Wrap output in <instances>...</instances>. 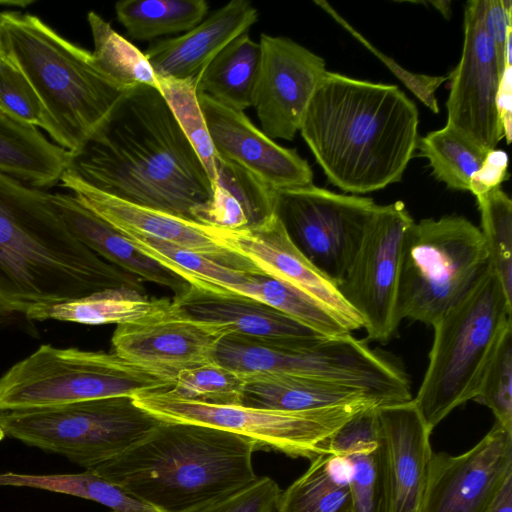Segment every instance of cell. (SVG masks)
<instances>
[{"instance_id": "cell-30", "label": "cell", "mask_w": 512, "mask_h": 512, "mask_svg": "<svg viewBox=\"0 0 512 512\" xmlns=\"http://www.w3.org/2000/svg\"><path fill=\"white\" fill-rule=\"evenodd\" d=\"M261 61L259 42L244 33L222 49L195 78L196 92L244 112L252 107Z\"/></svg>"}, {"instance_id": "cell-41", "label": "cell", "mask_w": 512, "mask_h": 512, "mask_svg": "<svg viewBox=\"0 0 512 512\" xmlns=\"http://www.w3.org/2000/svg\"><path fill=\"white\" fill-rule=\"evenodd\" d=\"M474 400L492 411L495 422L512 431V329L502 337Z\"/></svg>"}, {"instance_id": "cell-39", "label": "cell", "mask_w": 512, "mask_h": 512, "mask_svg": "<svg viewBox=\"0 0 512 512\" xmlns=\"http://www.w3.org/2000/svg\"><path fill=\"white\" fill-rule=\"evenodd\" d=\"M156 79L158 90L201 159L213 186L216 179V154L198 100L195 78L156 77Z\"/></svg>"}, {"instance_id": "cell-40", "label": "cell", "mask_w": 512, "mask_h": 512, "mask_svg": "<svg viewBox=\"0 0 512 512\" xmlns=\"http://www.w3.org/2000/svg\"><path fill=\"white\" fill-rule=\"evenodd\" d=\"M244 376L210 362L180 371L169 389L182 398L212 405H241Z\"/></svg>"}, {"instance_id": "cell-12", "label": "cell", "mask_w": 512, "mask_h": 512, "mask_svg": "<svg viewBox=\"0 0 512 512\" xmlns=\"http://www.w3.org/2000/svg\"><path fill=\"white\" fill-rule=\"evenodd\" d=\"M378 205L314 186L278 191L275 213L298 250L336 286Z\"/></svg>"}, {"instance_id": "cell-4", "label": "cell", "mask_w": 512, "mask_h": 512, "mask_svg": "<svg viewBox=\"0 0 512 512\" xmlns=\"http://www.w3.org/2000/svg\"><path fill=\"white\" fill-rule=\"evenodd\" d=\"M255 450L253 441L229 431L162 420L91 470L158 512H194L257 479Z\"/></svg>"}, {"instance_id": "cell-31", "label": "cell", "mask_w": 512, "mask_h": 512, "mask_svg": "<svg viewBox=\"0 0 512 512\" xmlns=\"http://www.w3.org/2000/svg\"><path fill=\"white\" fill-rule=\"evenodd\" d=\"M171 301L154 299L129 288H112L55 304L42 311L37 321L54 319L85 325L127 324L144 320L166 308Z\"/></svg>"}, {"instance_id": "cell-23", "label": "cell", "mask_w": 512, "mask_h": 512, "mask_svg": "<svg viewBox=\"0 0 512 512\" xmlns=\"http://www.w3.org/2000/svg\"><path fill=\"white\" fill-rule=\"evenodd\" d=\"M394 482L395 512H417L432 447L428 428L413 399L376 407Z\"/></svg>"}, {"instance_id": "cell-38", "label": "cell", "mask_w": 512, "mask_h": 512, "mask_svg": "<svg viewBox=\"0 0 512 512\" xmlns=\"http://www.w3.org/2000/svg\"><path fill=\"white\" fill-rule=\"evenodd\" d=\"M477 203L481 233L488 253V265L497 276L507 297L512 300V202L496 187L480 195Z\"/></svg>"}, {"instance_id": "cell-37", "label": "cell", "mask_w": 512, "mask_h": 512, "mask_svg": "<svg viewBox=\"0 0 512 512\" xmlns=\"http://www.w3.org/2000/svg\"><path fill=\"white\" fill-rule=\"evenodd\" d=\"M0 110L17 121L43 129L64 148V136L34 86L13 56L0 43Z\"/></svg>"}, {"instance_id": "cell-21", "label": "cell", "mask_w": 512, "mask_h": 512, "mask_svg": "<svg viewBox=\"0 0 512 512\" xmlns=\"http://www.w3.org/2000/svg\"><path fill=\"white\" fill-rule=\"evenodd\" d=\"M376 407L354 416L328 445L327 452H337L347 460L353 512H395L393 476Z\"/></svg>"}, {"instance_id": "cell-46", "label": "cell", "mask_w": 512, "mask_h": 512, "mask_svg": "<svg viewBox=\"0 0 512 512\" xmlns=\"http://www.w3.org/2000/svg\"><path fill=\"white\" fill-rule=\"evenodd\" d=\"M498 109L507 143L511 138V63L502 75L498 92Z\"/></svg>"}, {"instance_id": "cell-1", "label": "cell", "mask_w": 512, "mask_h": 512, "mask_svg": "<svg viewBox=\"0 0 512 512\" xmlns=\"http://www.w3.org/2000/svg\"><path fill=\"white\" fill-rule=\"evenodd\" d=\"M88 185L194 221L211 198L210 177L158 88H129L69 167Z\"/></svg>"}, {"instance_id": "cell-47", "label": "cell", "mask_w": 512, "mask_h": 512, "mask_svg": "<svg viewBox=\"0 0 512 512\" xmlns=\"http://www.w3.org/2000/svg\"><path fill=\"white\" fill-rule=\"evenodd\" d=\"M490 512H512V479L506 482Z\"/></svg>"}, {"instance_id": "cell-19", "label": "cell", "mask_w": 512, "mask_h": 512, "mask_svg": "<svg viewBox=\"0 0 512 512\" xmlns=\"http://www.w3.org/2000/svg\"><path fill=\"white\" fill-rule=\"evenodd\" d=\"M216 156L247 170L274 190L313 184V171L295 149L278 145L244 112L198 95Z\"/></svg>"}, {"instance_id": "cell-36", "label": "cell", "mask_w": 512, "mask_h": 512, "mask_svg": "<svg viewBox=\"0 0 512 512\" xmlns=\"http://www.w3.org/2000/svg\"><path fill=\"white\" fill-rule=\"evenodd\" d=\"M87 21L94 43L93 58L105 74L127 88L137 85L158 88L155 73L143 52L97 13L90 11Z\"/></svg>"}, {"instance_id": "cell-6", "label": "cell", "mask_w": 512, "mask_h": 512, "mask_svg": "<svg viewBox=\"0 0 512 512\" xmlns=\"http://www.w3.org/2000/svg\"><path fill=\"white\" fill-rule=\"evenodd\" d=\"M432 327L428 366L413 399L431 431L477 396L502 337L512 329V300L487 265Z\"/></svg>"}, {"instance_id": "cell-13", "label": "cell", "mask_w": 512, "mask_h": 512, "mask_svg": "<svg viewBox=\"0 0 512 512\" xmlns=\"http://www.w3.org/2000/svg\"><path fill=\"white\" fill-rule=\"evenodd\" d=\"M414 220L402 201L376 208L337 288L359 315L367 338L386 343L397 331L402 245Z\"/></svg>"}, {"instance_id": "cell-18", "label": "cell", "mask_w": 512, "mask_h": 512, "mask_svg": "<svg viewBox=\"0 0 512 512\" xmlns=\"http://www.w3.org/2000/svg\"><path fill=\"white\" fill-rule=\"evenodd\" d=\"M205 227L219 245L241 256L257 270L328 307L351 332L363 328L362 319L345 302L337 286L293 244L276 213L258 225L240 230Z\"/></svg>"}, {"instance_id": "cell-45", "label": "cell", "mask_w": 512, "mask_h": 512, "mask_svg": "<svg viewBox=\"0 0 512 512\" xmlns=\"http://www.w3.org/2000/svg\"><path fill=\"white\" fill-rule=\"evenodd\" d=\"M507 154L502 150L489 151L470 182V189L476 197L499 187L507 176Z\"/></svg>"}, {"instance_id": "cell-27", "label": "cell", "mask_w": 512, "mask_h": 512, "mask_svg": "<svg viewBox=\"0 0 512 512\" xmlns=\"http://www.w3.org/2000/svg\"><path fill=\"white\" fill-rule=\"evenodd\" d=\"M241 405L252 408L305 411L365 400H379L357 387L316 378L256 373L243 375Z\"/></svg>"}, {"instance_id": "cell-34", "label": "cell", "mask_w": 512, "mask_h": 512, "mask_svg": "<svg viewBox=\"0 0 512 512\" xmlns=\"http://www.w3.org/2000/svg\"><path fill=\"white\" fill-rule=\"evenodd\" d=\"M0 486L28 487L67 494L105 505L116 512H158L128 495L93 470L76 474L0 473Z\"/></svg>"}, {"instance_id": "cell-11", "label": "cell", "mask_w": 512, "mask_h": 512, "mask_svg": "<svg viewBox=\"0 0 512 512\" xmlns=\"http://www.w3.org/2000/svg\"><path fill=\"white\" fill-rule=\"evenodd\" d=\"M134 403L163 421L206 425L243 436L258 450L309 460L327 453L330 439L358 413L381 405L374 400L305 411H280L242 405H212L173 394L169 389L132 397Z\"/></svg>"}, {"instance_id": "cell-7", "label": "cell", "mask_w": 512, "mask_h": 512, "mask_svg": "<svg viewBox=\"0 0 512 512\" xmlns=\"http://www.w3.org/2000/svg\"><path fill=\"white\" fill-rule=\"evenodd\" d=\"M212 362L241 375L289 374L345 384L382 404L412 398L406 374L351 333L290 339L228 334L216 346Z\"/></svg>"}, {"instance_id": "cell-35", "label": "cell", "mask_w": 512, "mask_h": 512, "mask_svg": "<svg viewBox=\"0 0 512 512\" xmlns=\"http://www.w3.org/2000/svg\"><path fill=\"white\" fill-rule=\"evenodd\" d=\"M416 148L428 159L438 181L451 189L467 191L489 152L448 123L418 138Z\"/></svg>"}, {"instance_id": "cell-44", "label": "cell", "mask_w": 512, "mask_h": 512, "mask_svg": "<svg viewBox=\"0 0 512 512\" xmlns=\"http://www.w3.org/2000/svg\"><path fill=\"white\" fill-rule=\"evenodd\" d=\"M484 19L503 75L511 63V6L509 0H483Z\"/></svg>"}, {"instance_id": "cell-50", "label": "cell", "mask_w": 512, "mask_h": 512, "mask_svg": "<svg viewBox=\"0 0 512 512\" xmlns=\"http://www.w3.org/2000/svg\"><path fill=\"white\" fill-rule=\"evenodd\" d=\"M0 43H1V40H0Z\"/></svg>"}, {"instance_id": "cell-25", "label": "cell", "mask_w": 512, "mask_h": 512, "mask_svg": "<svg viewBox=\"0 0 512 512\" xmlns=\"http://www.w3.org/2000/svg\"><path fill=\"white\" fill-rule=\"evenodd\" d=\"M173 305L188 316L224 326L230 334L256 338H306L321 335L260 301L193 286L174 296Z\"/></svg>"}, {"instance_id": "cell-24", "label": "cell", "mask_w": 512, "mask_h": 512, "mask_svg": "<svg viewBox=\"0 0 512 512\" xmlns=\"http://www.w3.org/2000/svg\"><path fill=\"white\" fill-rule=\"evenodd\" d=\"M53 203L69 231L110 264L143 281L185 293L190 285L178 274L140 252L111 224L82 205L72 194L54 193Z\"/></svg>"}, {"instance_id": "cell-20", "label": "cell", "mask_w": 512, "mask_h": 512, "mask_svg": "<svg viewBox=\"0 0 512 512\" xmlns=\"http://www.w3.org/2000/svg\"><path fill=\"white\" fill-rule=\"evenodd\" d=\"M59 183L82 205L122 234L174 244L233 268L254 269L241 256L219 245L201 223L111 196L88 185L69 168Z\"/></svg>"}, {"instance_id": "cell-29", "label": "cell", "mask_w": 512, "mask_h": 512, "mask_svg": "<svg viewBox=\"0 0 512 512\" xmlns=\"http://www.w3.org/2000/svg\"><path fill=\"white\" fill-rule=\"evenodd\" d=\"M225 291L260 301L323 336L351 333L344 321L328 307L257 269L232 268Z\"/></svg>"}, {"instance_id": "cell-14", "label": "cell", "mask_w": 512, "mask_h": 512, "mask_svg": "<svg viewBox=\"0 0 512 512\" xmlns=\"http://www.w3.org/2000/svg\"><path fill=\"white\" fill-rule=\"evenodd\" d=\"M510 479L512 431L495 422L464 453H432L417 512H490Z\"/></svg>"}, {"instance_id": "cell-32", "label": "cell", "mask_w": 512, "mask_h": 512, "mask_svg": "<svg viewBox=\"0 0 512 512\" xmlns=\"http://www.w3.org/2000/svg\"><path fill=\"white\" fill-rule=\"evenodd\" d=\"M277 512H353L348 475L329 454L310 460L308 469L284 491Z\"/></svg>"}, {"instance_id": "cell-33", "label": "cell", "mask_w": 512, "mask_h": 512, "mask_svg": "<svg viewBox=\"0 0 512 512\" xmlns=\"http://www.w3.org/2000/svg\"><path fill=\"white\" fill-rule=\"evenodd\" d=\"M208 8L205 0H122L115 13L130 38L147 41L191 30Z\"/></svg>"}, {"instance_id": "cell-9", "label": "cell", "mask_w": 512, "mask_h": 512, "mask_svg": "<svg viewBox=\"0 0 512 512\" xmlns=\"http://www.w3.org/2000/svg\"><path fill=\"white\" fill-rule=\"evenodd\" d=\"M488 265L480 228L462 216L413 222L404 237L397 317L432 326Z\"/></svg>"}, {"instance_id": "cell-5", "label": "cell", "mask_w": 512, "mask_h": 512, "mask_svg": "<svg viewBox=\"0 0 512 512\" xmlns=\"http://www.w3.org/2000/svg\"><path fill=\"white\" fill-rule=\"evenodd\" d=\"M0 40L61 130L64 149L77 155L129 88L105 74L92 52L62 37L36 15L0 12Z\"/></svg>"}, {"instance_id": "cell-2", "label": "cell", "mask_w": 512, "mask_h": 512, "mask_svg": "<svg viewBox=\"0 0 512 512\" xmlns=\"http://www.w3.org/2000/svg\"><path fill=\"white\" fill-rule=\"evenodd\" d=\"M67 228L52 193L0 172V310L36 320L45 309L112 288L145 292Z\"/></svg>"}, {"instance_id": "cell-43", "label": "cell", "mask_w": 512, "mask_h": 512, "mask_svg": "<svg viewBox=\"0 0 512 512\" xmlns=\"http://www.w3.org/2000/svg\"><path fill=\"white\" fill-rule=\"evenodd\" d=\"M314 2L331 15V17L340 23V25L347 29L382 62H384L392 73H394L428 108H430L434 113H438L439 108L435 97V91L445 80H447V77L427 76L405 70L393 59L388 58L385 54L374 47L367 39L349 25V23L346 22L327 2L323 0H317Z\"/></svg>"}, {"instance_id": "cell-28", "label": "cell", "mask_w": 512, "mask_h": 512, "mask_svg": "<svg viewBox=\"0 0 512 512\" xmlns=\"http://www.w3.org/2000/svg\"><path fill=\"white\" fill-rule=\"evenodd\" d=\"M72 158L38 128L0 110V172L42 189L60 182Z\"/></svg>"}, {"instance_id": "cell-15", "label": "cell", "mask_w": 512, "mask_h": 512, "mask_svg": "<svg viewBox=\"0 0 512 512\" xmlns=\"http://www.w3.org/2000/svg\"><path fill=\"white\" fill-rule=\"evenodd\" d=\"M449 78L447 123L486 151L496 149L504 137L498 109L502 74L485 23L483 0L466 3L461 58Z\"/></svg>"}, {"instance_id": "cell-42", "label": "cell", "mask_w": 512, "mask_h": 512, "mask_svg": "<svg viewBox=\"0 0 512 512\" xmlns=\"http://www.w3.org/2000/svg\"><path fill=\"white\" fill-rule=\"evenodd\" d=\"M280 493L275 480L257 477L245 487L194 512H274Z\"/></svg>"}, {"instance_id": "cell-26", "label": "cell", "mask_w": 512, "mask_h": 512, "mask_svg": "<svg viewBox=\"0 0 512 512\" xmlns=\"http://www.w3.org/2000/svg\"><path fill=\"white\" fill-rule=\"evenodd\" d=\"M215 170L212 196L195 214V222L240 230L258 225L275 214L277 190L218 156Z\"/></svg>"}, {"instance_id": "cell-3", "label": "cell", "mask_w": 512, "mask_h": 512, "mask_svg": "<svg viewBox=\"0 0 512 512\" xmlns=\"http://www.w3.org/2000/svg\"><path fill=\"white\" fill-rule=\"evenodd\" d=\"M418 124L417 107L397 85L327 71L299 131L333 185L363 194L402 179Z\"/></svg>"}, {"instance_id": "cell-48", "label": "cell", "mask_w": 512, "mask_h": 512, "mask_svg": "<svg viewBox=\"0 0 512 512\" xmlns=\"http://www.w3.org/2000/svg\"><path fill=\"white\" fill-rule=\"evenodd\" d=\"M428 4L434 6L441 14L448 19L451 15L450 1H432L427 2Z\"/></svg>"}, {"instance_id": "cell-49", "label": "cell", "mask_w": 512, "mask_h": 512, "mask_svg": "<svg viewBox=\"0 0 512 512\" xmlns=\"http://www.w3.org/2000/svg\"><path fill=\"white\" fill-rule=\"evenodd\" d=\"M111 512H116V511H111Z\"/></svg>"}, {"instance_id": "cell-10", "label": "cell", "mask_w": 512, "mask_h": 512, "mask_svg": "<svg viewBox=\"0 0 512 512\" xmlns=\"http://www.w3.org/2000/svg\"><path fill=\"white\" fill-rule=\"evenodd\" d=\"M161 421L131 396H117L0 411V432L91 470L121 455Z\"/></svg>"}, {"instance_id": "cell-8", "label": "cell", "mask_w": 512, "mask_h": 512, "mask_svg": "<svg viewBox=\"0 0 512 512\" xmlns=\"http://www.w3.org/2000/svg\"><path fill=\"white\" fill-rule=\"evenodd\" d=\"M173 383L113 352L43 344L0 377V411L133 397L170 389Z\"/></svg>"}, {"instance_id": "cell-17", "label": "cell", "mask_w": 512, "mask_h": 512, "mask_svg": "<svg viewBox=\"0 0 512 512\" xmlns=\"http://www.w3.org/2000/svg\"><path fill=\"white\" fill-rule=\"evenodd\" d=\"M228 334L224 326L194 319L171 301L151 317L118 325L111 344L121 358L174 380L182 370L212 362L216 346Z\"/></svg>"}, {"instance_id": "cell-22", "label": "cell", "mask_w": 512, "mask_h": 512, "mask_svg": "<svg viewBox=\"0 0 512 512\" xmlns=\"http://www.w3.org/2000/svg\"><path fill=\"white\" fill-rule=\"evenodd\" d=\"M246 0H232L184 34L152 43L144 52L156 77L196 78L230 42L258 21Z\"/></svg>"}, {"instance_id": "cell-16", "label": "cell", "mask_w": 512, "mask_h": 512, "mask_svg": "<svg viewBox=\"0 0 512 512\" xmlns=\"http://www.w3.org/2000/svg\"><path fill=\"white\" fill-rule=\"evenodd\" d=\"M261 61L253 105L262 131L292 140L327 70L322 57L295 41L261 34Z\"/></svg>"}]
</instances>
